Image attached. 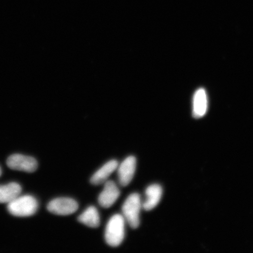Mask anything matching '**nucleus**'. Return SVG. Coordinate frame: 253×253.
<instances>
[{
  "mask_svg": "<svg viewBox=\"0 0 253 253\" xmlns=\"http://www.w3.org/2000/svg\"><path fill=\"white\" fill-rule=\"evenodd\" d=\"M125 219L123 215L116 214L110 218L105 230V240L111 247L122 244L125 236Z\"/></svg>",
  "mask_w": 253,
  "mask_h": 253,
  "instance_id": "obj_1",
  "label": "nucleus"
},
{
  "mask_svg": "<svg viewBox=\"0 0 253 253\" xmlns=\"http://www.w3.org/2000/svg\"><path fill=\"white\" fill-rule=\"evenodd\" d=\"M39 203L33 196H18L7 205L9 213L17 217H28L33 216L37 212Z\"/></svg>",
  "mask_w": 253,
  "mask_h": 253,
  "instance_id": "obj_2",
  "label": "nucleus"
},
{
  "mask_svg": "<svg viewBox=\"0 0 253 253\" xmlns=\"http://www.w3.org/2000/svg\"><path fill=\"white\" fill-rule=\"evenodd\" d=\"M142 202L140 195L134 193L126 199L122 207L123 216L131 228L137 229L140 224Z\"/></svg>",
  "mask_w": 253,
  "mask_h": 253,
  "instance_id": "obj_3",
  "label": "nucleus"
},
{
  "mask_svg": "<svg viewBox=\"0 0 253 253\" xmlns=\"http://www.w3.org/2000/svg\"><path fill=\"white\" fill-rule=\"evenodd\" d=\"M79 208L78 202L74 199L60 198L53 199L47 205L49 212L59 216H68L74 213Z\"/></svg>",
  "mask_w": 253,
  "mask_h": 253,
  "instance_id": "obj_4",
  "label": "nucleus"
},
{
  "mask_svg": "<svg viewBox=\"0 0 253 253\" xmlns=\"http://www.w3.org/2000/svg\"><path fill=\"white\" fill-rule=\"evenodd\" d=\"M7 166L13 170L34 172L38 169V163L34 158L22 154H13L7 160Z\"/></svg>",
  "mask_w": 253,
  "mask_h": 253,
  "instance_id": "obj_5",
  "label": "nucleus"
},
{
  "mask_svg": "<svg viewBox=\"0 0 253 253\" xmlns=\"http://www.w3.org/2000/svg\"><path fill=\"white\" fill-rule=\"evenodd\" d=\"M137 166V160L133 156H129L118 166V177L120 185L123 187L128 186L134 178Z\"/></svg>",
  "mask_w": 253,
  "mask_h": 253,
  "instance_id": "obj_6",
  "label": "nucleus"
},
{
  "mask_svg": "<svg viewBox=\"0 0 253 253\" xmlns=\"http://www.w3.org/2000/svg\"><path fill=\"white\" fill-rule=\"evenodd\" d=\"M120 196V191L116 183L113 181H107L104 183V187L101 192L98 202L101 207L109 208L115 204Z\"/></svg>",
  "mask_w": 253,
  "mask_h": 253,
  "instance_id": "obj_7",
  "label": "nucleus"
},
{
  "mask_svg": "<svg viewBox=\"0 0 253 253\" xmlns=\"http://www.w3.org/2000/svg\"><path fill=\"white\" fill-rule=\"evenodd\" d=\"M208 107L207 92L204 88H199L193 98V116L196 119L203 118L207 112Z\"/></svg>",
  "mask_w": 253,
  "mask_h": 253,
  "instance_id": "obj_8",
  "label": "nucleus"
},
{
  "mask_svg": "<svg viewBox=\"0 0 253 253\" xmlns=\"http://www.w3.org/2000/svg\"><path fill=\"white\" fill-rule=\"evenodd\" d=\"M118 166L119 163L116 160L109 161L93 174L90 179V183L94 185L103 184L108 180L113 172L118 169Z\"/></svg>",
  "mask_w": 253,
  "mask_h": 253,
  "instance_id": "obj_9",
  "label": "nucleus"
},
{
  "mask_svg": "<svg viewBox=\"0 0 253 253\" xmlns=\"http://www.w3.org/2000/svg\"><path fill=\"white\" fill-rule=\"evenodd\" d=\"M146 200L142 203V208L146 211H150L160 203L163 195V188L160 185H151L145 191Z\"/></svg>",
  "mask_w": 253,
  "mask_h": 253,
  "instance_id": "obj_10",
  "label": "nucleus"
},
{
  "mask_svg": "<svg viewBox=\"0 0 253 253\" xmlns=\"http://www.w3.org/2000/svg\"><path fill=\"white\" fill-rule=\"evenodd\" d=\"M21 186L17 183H9L7 185H0V204H8L20 196Z\"/></svg>",
  "mask_w": 253,
  "mask_h": 253,
  "instance_id": "obj_11",
  "label": "nucleus"
},
{
  "mask_svg": "<svg viewBox=\"0 0 253 253\" xmlns=\"http://www.w3.org/2000/svg\"><path fill=\"white\" fill-rule=\"evenodd\" d=\"M79 222L91 228H97L100 226V218L97 209L93 206L88 207L78 218Z\"/></svg>",
  "mask_w": 253,
  "mask_h": 253,
  "instance_id": "obj_12",
  "label": "nucleus"
},
{
  "mask_svg": "<svg viewBox=\"0 0 253 253\" xmlns=\"http://www.w3.org/2000/svg\"><path fill=\"white\" fill-rule=\"evenodd\" d=\"M1 173H2L1 169V168H0V176H1Z\"/></svg>",
  "mask_w": 253,
  "mask_h": 253,
  "instance_id": "obj_13",
  "label": "nucleus"
}]
</instances>
